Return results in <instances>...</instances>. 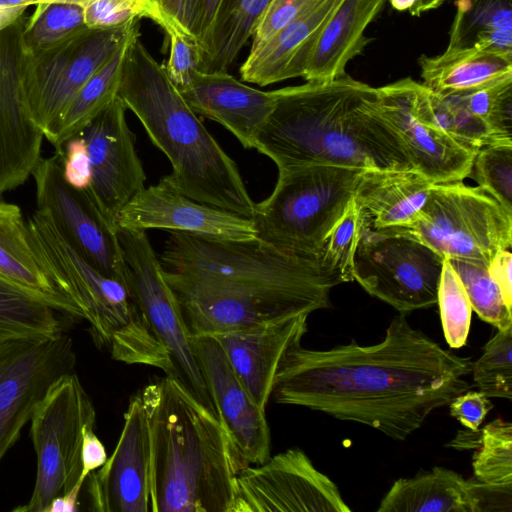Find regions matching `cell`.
<instances>
[{"mask_svg":"<svg viewBox=\"0 0 512 512\" xmlns=\"http://www.w3.org/2000/svg\"><path fill=\"white\" fill-rule=\"evenodd\" d=\"M275 93V106L253 149L269 157L278 171L312 164L415 171L379 109L377 88L344 75Z\"/></svg>","mask_w":512,"mask_h":512,"instance_id":"3","label":"cell"},{"mask_svg":"<svg viewBox=\"0 0 512 512\" xmlns=\"http://www.w3.org/2000/svg\"><path fill=\"white\" fill-rule=\"evenodd\" d=\"M342 0H316L240 66L244 82L267 86L303 77L318 35Z\"/></svg>","mask_w":512,"mask_h":512,"instance_id":"25","label":"cell"},{"mask_svg":"<svg viewBox=\"0 0 512 512\" xmlns=\"http://www.w3.org/2000/svg\"><path fill=\"white\" fill-rule=\"evenodd\" d=\"M389 1L390 5L392 6V8H394L395 10H398V11H406V10H410L416 0H387Z\"/></svg>","mask_w":512,"mask_h":512,"instance_id":"54","label":"cell"},{"mask_svg":"<svg viewBox=\"0 0 512 512\" xmlns=\"http://www.w3.org/2000/svg\"><path fill=\"white\" fill-rule=\"evenodd\" d=\"M63 313L0 275V339L49 337L64 331Z\"/></svg>","mask_w":512,"mask_h":512,"instance_id":"32","label":"cell"},{"mask_svg":"<svg viewBox=\"0 0 512 512\" xmlns=\"http://www.w3.org/2000/svg\"><path fill=\"white\" fill-rule=\"evenodd\" d=\"M453 97L500 135L512 139V78Z\"/></svg>","mask_w":512,"mask_h":512,"instance_id":"41","label":"cell"},{"mask_svg":"<svg viewBox=\"0 0 512 512\" xmlns=\"http://www.w3.org/2000/svg\"><path fill=\"white\" fill-rule=\"evenodd\" d=\"M307 314L265 321L213 335L223 347L238 379L263 410L286 352L301 343Z\"/></svg>","mask_w":512,"mask_h":512,"instance_id":"22","label":"cell"},{"mask_svg":"<svg viewBox=\"0 0 512 512\" xmlns=\"http://www.w3.org/2000/svg\"><path fill=\"white\" fill-rule=\"evenodd\" d=\"M423 85L447 97L512 78V54L476 49H445L418 59Z\"/></svg>","mask_w":512,"mask_h":512,"instance_id":"28","label":"cell"},{"mask_svg":"<svg viewBox=\"0 0 512 512\" xmlns=\"http://www.w3.org/2000/svg\"><path fill=\"white\" fill-rule=\"evenodd\" d=\"M37 209L49 213L69 244L104 275L124 282V260L113 230L82 191L64 179L57 154L41 157L32 174Z\"/></svg>","mask_w":512,"mask_h":512,"instance_id":"17","label":"cell"},{"mask_svg":"<svg viewBox=\"0 0 512 512\" xmlns=\"http://www.w3.org/2000/svg\"><path fill=\"white\" fill-rule=\"evenodd\" d=\"M473 456L474 478L497 487H512V424L500 418L480 431Z\"/></svg>","mask_w":512,"mask_h":512,"instance_id":"35","label":"cell"},{"mask_svg":"<svg viewBox=\"0 0 512 512\" xmlns=\"http://www.w3.org/2000/svg\"><path fill=\"white\" fill-rule=\"evenodd\" d=\"M468 177L512 213V143H497L479 149Z\"/></svg>","mask_w":512,"mask_h":512,"instance_id":"40","label":"cell"},{"mask_svg":"<svg viewBox=\"0 0 512 512\" xmlns=\"http://www.w3.org/2000/svg\"><path fill=\"white\" fill-rule=\"evenodd\" d=\"M336 484L300 449L238 471L230 512H350Z\"/></svg>","mask_w":512,"mask_h":512,"instance_id":"14","label":"cell"},{"mask_svg":"<svg viewBox=\"0 0 512 512\" xmlns=\"http://www.w3.org/2000/svg\"><path fill=\"white\" fill-rule=\"evenodd\" d=\"M512 254L510 250H503L497 253L488 265V272L497 284L503 300L512 310Z\"/></svg>","mask_w":512,"mask_h":512,"instance_id":"48","label":"cell"},{"mask_svg":"<svg viewBox=\"0 0 512 512\" xmlns=\"http://www.w3.org/2000/svg\"><path fill=\"white\" fill-rule=\"evenodd\" d=\"M138 29L139 20L116 28L87 29L42 53L22 54L24 105L44 137L80 88Z\"/></svg>","mask_w":512,"mask_h":512,"instance_id":"11","label":"cell"},{"mask_svg":"<svg viewBox=\"0 0 512 512\" xmlns=\"http://www.w3.org/2000/svg\"><path fill=\"white\" fill-rule=\"evenodd\" d=\"M124 283L147 325L166 350L175 380L218 420L217 409L175 294L146 231L117 227Z\"/></svg>","mask_w":512,"mask_h":512,"instance_id":"9","label":"cell"},{"mask_svg":"<svg viewBox=\"0 0 512 512\" xmlns=\"http://www.w3.org/2000/svg\"><path fill=\"white\" fill-rule=\"evenodd\" d=\"M316 0H270L258 17L250 50L265 44Z\"/></svg>","mask_w":512,"mask_h":512,"instance_id":"44","label":"cell"},{"mask_svg":"<svg viewBox=\"0 0 512 512\" xmlns=\"http://www.w3.org/2000/svg\"><path fill=\"white\" fill-rule=\"evenodd\" d=\"M378 512H478L472 479L440 466L394 482Z\"/></svg>","mask_w":512,"mask_h":512,"instance_id":"29","label":"cell"},{"mask_svg":"<svg viewBox=\"0 0 512 512\" xmlns=\"http://www.w3.org/2000/svg\"><path fill=\"white\" fill-rule=\"evenodd\" d=\"M83 484L78 482L66 494L54 498L45 512H74L77 511L78 499Z\"/></svg>","mask_w":512,"mask_h":512,"instance_id":"50","label":"cell"},{"mask_svg":"<svg viewBox=\"0 0 512 512\" xmlns=\"http://www.w3.org/2000/svg\"><path fill=\"white\" fill-rule=\"evenodd\" d=\"M365 169L312 164L278 171L272 193L255 203L256 238L318 261L323 241L353 200Z\"/></svg>","mask_w":512,"mask_h":512,"instance_id":"7","label":"cell"},{"mask_svg":"<svg viewBox=\"0 0 512 512\" xmlns=\"http://www.w3.org/2000/svg\"><path fill=\"white\" fill-rule=\"evenodd\" d=\"M238 471L270 457L265 410L251 398L213 335L192 336Z\"/></svg>","mask_w":512,"mask_h":512,"instance_id":"19","label":"cell"},{"mask_svg":"<svg viewBox=\"0 0 512 512\" xmlns=\"http://www.w3.org/2000/svg\"><path fill=\"white\" fill-rule=\"evenodd\" d=\"M126 110L117 96L77 132L85 142L90 173L84 193L115 231L120 211L144 188L146 180Z\"/></svg>","mask_w":512,"mask_h":512,"instance_id":"16","label":"cell"},{"mask_svg":"<svg viewBox=\"0 0 512 512\" xmlns=\"http://www.w3.org/2000/svg\"><path fill=\"white\" fill-rule=\"evenodd\" d=\"M473 381L488 398L512 399V327L498 330L472 362Z\"/></svg>","mask_w":512,"mask_h":512,"instance_id":"37","label":"cell"},{"mask_svg":"<svg viewBox=\"0 0 512 512\" xmlns=\"http://www.w3.org/2000/svg\"><path fill=\"white\" fill-rule=\"evenodd\" d=\"M160 27L165 31L169 43L164 69L173 84L181 89L189 84L193 74L199 70L200 47L194 38L183 33L170 20L165 19Z\"/></svg>","mask_w":512,"mask_h":512,"instance_id":"43","label":"cell"},{"mask_svg":"<svg viewBox=\"0 0 512 512\" xmlns=\"http://www.w3.org/2000/svg\"><path fill=\"white\" fill-rule=\"evenodd\" d=\"M117 227L160 229L229 240L256 237L251 219L195 201L165 177L140 190L120 211Z\"/></svg>","mask_w":512,"mask_h":512,"instance_id":"21","label":"cell"},{"mask_svg":"<svg viewBox=\"0 0 512 512\" xmlns=\"http://www.w3.org/2000/svg\"><path fill=\"white\" fill-rule=\"evenodd\" d=\"M30 421L36 482L30 500L15 512H45L54 498L80 482L83 430L96 424V412L73 372L53 387Z\"/></svg>","mask_w":512,"mask_h":512,"instance_id":"10","label":"cell"},{"mask_svg":"<svg viewBox=\"0 0 512 512\" xmlns=\"http://www.w3.org/2000/svg\"><path fill=\"white\" fill-rule=\"evenodd\" d=\"M0 275L35 293L64 315L86 320L73 289L39 247L21 209L2 198Z\"/></svg>","mask_w":512,"mask_h":512,"instance_id":"23","label":"cell"},{"mask_svg":"<svg viewBox=\"0 0 512 512\" xmlns=\"http://www.w3.org/2000/svg\"><path fill=\"white\" fill-rule=\"evenodd\" d=\"M87 479L93 511L154 512L150 434L140 391L129 401L112 455Z\"/></svg>","mask_w":512,"mask_h":512,"instance_id":"18","label":"cell"},{"mask_svg":"<svg viewBox=\"0 0 512 512\" xmlns=\"http://www.w3.org/2000/svg\"><path fill=\"white\" fill-rule=\"evenodd\" d=\"M433 184L416 171L364 170L353 195L362 226L380 231L411 224Z\"/></svg>","mask_w":512,"mask_h":512,"instance_id":"26","label":"cell"},{"mask_svg":"<svg viewBox=\"0 0 512 512\" xmlns=\"http://www.w3.org/2000/svg\"><path fill=\"white\" fill-rule=\"evenodd\" d=\"M140 394L154 512H230L238 469L220 421L167 376Z\"/></svg>","mask_w":512,"mask_h":512,"instance_id":"5","label":"cell"},{"mask_svg":"<svg viewBox=\"0 0 512 512\" xmlns=\"http://www.w3.org/2000/svg\"><path fill=\"white\" fill-rule=\"evenodd\" d=\"M195 2L201 17L197 42L200 50L202 51L211 35L226 0H195Z\"/></svg>","mask_w":512,"mask_h":512,"instance_id":"49","label":"cell"},{"mask_svg":"<svg viewBox=\"0 0 512 512\" xmlns=\"http://www.w3.org/2000/svg\"><path fill=\"white\" fill-rule=\"evenodd\" d=\"M165 19L197 41L198 20L194 0H153Z\"/></svg>","mask_w":512,"mask_h":512,"instance_id":"46","label":"cell"},{"mask_svg":"<svg viewBox=\"0 0 512 512\" xmlns=\"http://www.w3.org/2000/svg\"><path fill=\"white\" fill-rule=\"evenodd\" d=\"M437 304L449 347H463L470 330L472 306L462 281L447 259L443 261Z\"/></svg>","mask_w":512,"mask_h":512,"instance_id":"38","label":"cell"},{"mask_svg":"<svg viewBox=\"0 0 512 512\" xmlns=\"http://www.w3.org/2000/svg\"><path fill=\"white\" fill-rule=\"evenodd\" d=\"M481 391H465L457 395L448 405L450 415L463 426L477 431L488 412L493 408L492 402Z\"/></svg>","mask_w":512,"mask_h":512,"instance_id":"45","label":"cell"},{"mask_svg":"<svg viewBox=\"0 0 512 512\" xmlns=\"http://www.w3.org/2000/svg\"><path fill=\"white\" fill-rule=\"evenodd\" d=\"M386 1L342 0L321 29L302 78L329 82L346 75L348 63L370 42L365 30Z\"/></svg>","mask_w":512,"mask_h":512,"instance_id":"27","label":"cell"},{"mask_svg":"<svg viewBox=\"0 0 512 512\" xmlns=\"http://www.w3.org/2000/svg\"><path fill=\"white\" fill-rule=\"evenodd\" d=\"M25 20L22 16L0 31V193L24 184L42 157L44 135L31 120L21 91Z\"/></svg>","mask_w":512,"mask_h":512,"instance_id":"20","label":"cell"},{"mask_svg":"<svg viewBox=\"0 0 512 512\" xmlns=\"http://www.w3.org/2000/svg\"><path fill=\"white\" fill-rule=\"evenodd\" d=\"M443 261L430 247L406 234L362 226L353 279L371 296L407 315L437 304Z\"/></svg>","mask_w":512,"mask_h":512,"instance_id":"12","label":"cell"},{"mask_svg":"<svg viewBox=\"0 0 512 512\" xmlns=\"http://www.w3.org/2000/svg\"><path fill=\"white\" fill-rule=\"evenodd\" d=\"M471 369V358L441 347L399 314L374 345H294L279 364L271 397L405 440L432 411L470 389Z\"/></svg>","mask_w":512,"mask_h":512,"instance_id":"1","label":"cell"},{"mask_svg":"<svg viewBox=\"0 0 512 512\" xmlns=\"http://www.w3.org/2000/svg\"><path fill=\"white\" fill-rule=\"evenodd\" d=\"M446 0H416L414 6L409 10L412 16H420L422 13L441 6Z\"/></svg>","mask_w":512,"mask_h":512,"instance_id":"52","label":"cell"},{"mask_svg":"<svg viewBox=\"0 0 512 512\" xmlns=\"http://www.w3.org/2000/svg\"><path fill=\"white\" fill-rule=\"evenodd\" d=\"M84 8V5L67 1L36 4L21 31L23 54L42 53L89 29L85 23Z\"/></svg>","mask_w":512,"mask_h":512,"instance_id":"33","label":"cell"},{"mask_svg":"<svg viewBox=\"0 0 512 512\" xmlns=\"http://www.w3.org/2000/svg\"><path fill=\"white\" fill-rule=\"evenodd\" d=\"M117 96L168 158V182L195 201L252 218L255 202L236 162L186 103L139 29L125 46Z\"/></svg>","mask_w":512,"mask_h":512,"instance_id":"4","label":"cell"},{"mask_svg":"<svg viewBox=\"0 0 512 512\" xmlns=\"http://www.w3.org/2000/svg\"><path fill=\"white\" fill-rule=\"evenodd\" d=\"M72 338L0 339V463L53 387L74 372Z\"/></svg>","mask_w":512,"mask_h":512,"instance_id":"13","label":"cell"},{"mask_svg":"<svg viewBox=\"0 0 512 512\" xmlns=\"http://www.w3.org/2000/svg\"><path fill=\"white\" fill-rule=\"evenodd\" d=\"M178 90L197 115L224 126L246 149L254 148L255 137L276 102L275 90L251 87L228 71L197 70L189 84Z\"/></svg>","mask_w":512,"mask_h":512,"instance_id":"24","label":"cell"},{"mask_svg":"<svg viewBox=\"0 0 512 512\" xmlns=\"http://www.w3.org/2000/svg\"><path fill=\"white\" fill-rule=\"evenodd\" d=\"M89 29H109L148 18L161 25L164 17L153 0H90L84 8Z\"/></svg>","mask_w":512,"mask_h":512,"instance_id":"42","label":"cell"},{"mask_svg":"<svg viewBox=\"0 0 512 512\" xmlns=\"http://www.w3.org/2000/svg\"><path fill=\"white\" fill-rule=\"evenodd\" d=\"M427 88L404 78L377 88L379 109L397 132L416 172L430 182L462 181L477 152L453 140L432 118Z\"/></svg>","mask_w":512,"mask_h":512,"instance_id":"15","label":"cell"},{"mask_svg":"<svg viewBox=\"0 0 512 512\" xmlns=\"http://www.w3.org/2000/svg\"><path fill=\"white\" fill-rule=\"evenodd\" d=\"M27 221L39 247L82 305L94 342L108 348L115 360L153 366L172 378L169 356L125 283L104 275L78 254L48 212L37 209Z\"/></svg>","mask_w":512,"mask_h":512,"instance_id":"6","label":"cell"},{"mask_svg":"<svg viewBox=\"0 0 512 512\" xmlns=\"http://www.w3.org/2000/svg\"><path fill=\"white\" fill-rule=\"evenodd\" d=\"M95 425L83 430L81 449L82 472L80 482L85 483L90 473L100 468L107 460V453L101 440L94 432Z\"/></svg>","mask_w":512,"mask_h":512,"instance_id":"47","label":"cell"},{"mask_svg":"<svg viewBox=\"0 0 512 512\" xmlns=\"http://www.w3.org/2000/svg\"><path fill=\"white\" fill-rule=\"evenodd\" d=\"M127 42L80 88L45 137L56 151L117 97Z\"/></svg>","mask_w":512,"mask_h":512,"instance_id":"31","label":"cell"},{"mask_svg":"<svg viewBox=\"0 0 512 512\" xmlns=\"http://www.w3.org/2000/svg\"><path fill=\"white\" fill-rule=\"evenodd\" d=\"M389 230L422 242L444 259L488 266L497 253L511 248L512 213L479 187L444 182L432 185L411 224Z\"/></svg>","mask_w":512,"mask_h":512,"instance_id":"8","label":"cell"},{"mask_svg":"<svg viewBox=\"0 0 512 512\" xmlns=\"http://www.w3.org/2000/svg\"><path fill=\"white\" fill-rule=\"evenodd\" d=\"M362 222L352 200L343 215L326 235L318 262L336 274L342 283L353 281V261L360 239Z\"/></svg>","mask_w":512,"mask_h":512,"instance_id":"39","label":"cell"},{"mask_svg":"<svg viewBox=\"0 0 512 512\" xmlns=\"http://www.w3.org/2000/svg\"><path fill=\"white\" fill-rule=\"evenodd\" d=\"M449 262L462 281L476 314L498 330L512 327V310L506 306L497 284L488 272V266L461 259Z\"/></svg>","mask_w":512,"mask_h":512,"instance_id":"36","label":"cell"},{"mask_svg":"<svg viewBox=\"0 0 512 512\" xmlns=\"http://www.w3.org/2000/svg\"><path fill=\"white\" fill-rule=\"evenodd\" d=\"M45 1H67L74 2L81 5H86L90 0H0V7H18L36 5Z\"/></svg>","mask_w":512,"mask_h":512,"instance_id":"53","label":"cell"},{"mask_svg":"<svg viewBox=\"0 0 512 512\" xmlns=\"http://www.w3.org/2000/svg\"><path fill=\"white\" fill-rule=\"evenodd\" d=\"M426 96L435 123L463 147L478 152L488 145L512 143V139L500 135L453 97H441L428 88Z\"/></svg>","mask_w":512,"mask_h":512,"instance_id":"34","label":"cell"},{"mask_svg":"<svg viewBox=\"0 0 512 512\" xmlns=\"http://www.w3.org/2000/svg\"><path fill=\"white\" fill-rule=\"evenodd\" d=\"M447 49L512 54V0H455Z\"/></svg>","mask_w":512,"mask_h":512,"instance_id":"30","label":"cell"},{"mask_svg":"<svg viewBox=\"0 0 512 512\" xmlns=\"http://www.w3.org/2000/svg\"><path fill=\"white\" fill-rule=\"evenodd\" d=\"M26 9V6L0 7V31L24 16Z\"/></svg>","mask_w":512,"mask_h":512,"instance_id":"51","label":"cell"},{"mask_svg":"<svg viewBox=\"0 0 512 512\" xmlns=\"http://www.w3.org/2000/svg\"><path fill=\"white\" fill-rule=\"evenodd\" d=\"M192 336L225 331L330 306L342 283L317 260L258 238L229 240L170 232L159 256Z\"/></svg>","mask_w":512,"mask_h":512,"instance_id":"2","label":"cell"}]
</instances>
